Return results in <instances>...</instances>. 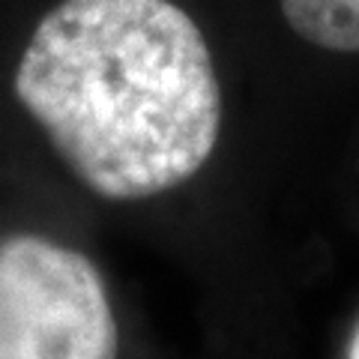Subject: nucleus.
<instances>
[{"label": "nucleus", "mask_w": 359, "mask_h": 359, "mask_svg": "<svg viewBox=\"0 0 359 359\" xmlns=\"http://www.w3.org/2000/svg\"><path fill=\"white\" fill-rule=\"evenodd\" d=\"M297 36L330 51H359V0H282Z\"/></svg>", "instance_id": "7ed1b4c3"}, {"label": "nucleus", "mask_w": 359, "mask_h": 359, "mask_svg": "<svg viewBox=\"0 0 359 359\" xmlns=\"http://www.w3.org/2000/svg\"><path fill=\"white\" fill-rule=\"evenodd\" d=\"M15 96L78 180L111 201L180 186L222 129L210 48L171 0H63L21 54Z\"/></svg>", "instance_id": "f257e3e1"}, {"label": "nucleus", "mask_w": 359, "mask_h": 359, "mask_svg": "<svg viewBox=\"0 0 359 359\" xmlns=\"http://www.w3.org/2000/svg\"><path fill=\"white\" fill-rule=\"evenodd\" d=\"M347 359H359V323L351 335V344H347Z\"/></svg>", "instance_id": "20e7f679"}, {"label": "nucleus", "mask_w": 359, "mask_h": 359, "mask_svg": "<svg viewBox=\"0 0 359 359\" xmlns=\"http://www.w3.org/2000/svg\"><path fill=\"white\" fill-rule=\"evenodd\" d=\"M0 359H117L93 261L36 233L0 243Z\"/></svg>", "instance_id": "f03ea898"}]
</instances>
